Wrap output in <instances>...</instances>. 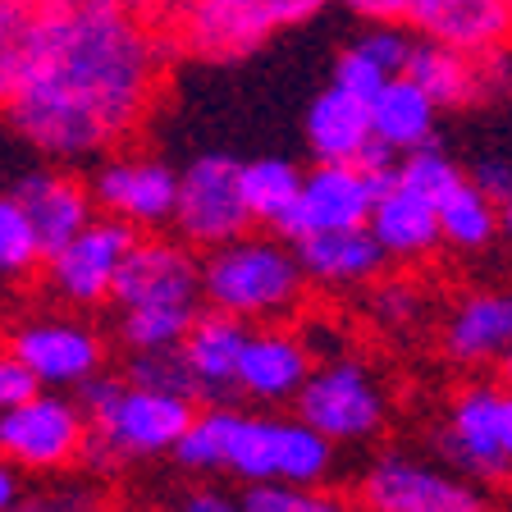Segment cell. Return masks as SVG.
Returning a JSON list of instances; mask_svg holds the SVG:
<instances>
[{
	"mask_svg": "<svg viewBox=\"0 0 512 512\" xmlns=\"http://www.w3.org/2000/svg\"><path fill=\"white\" fill-rule=\"evenodd\" d=\"M174 60L156 0H0L5 119L51 165L119 151Z\"/></svg>",
	"mask_w": 512,
	"mask_h": 512,
	"instance_id": "6da1fadb",
	"label": "cell"
},
{
	"mask_svg": "<svg viewBox=\"0 0 512 512\" xmlns=\"http://www.w3.org/2000/svg\"><path fill=\"white\" fill-rule=\"evenodd\" d=\"M174 458L188 471H234L247 485L261 480H293V485H320L334 467V439H325L302 416L275 421V416H247L238 407H202Z\"/></svg>",
	"mask_w": 512,
	"mask_h": 512,
	"instance_id": "7a4b0ae2",
	"label": "cell"
},
{
	"mask_svg": "<svg viewBox=\"0 0 512 512\" xmlns=\"http://www.w3.org/2000/svg\"><path fill=\"white\" fill-rule=\"evenodd\" d=\"M110 302L119 311V339L128 343V352L179 348L206 311L202 256H192L179 234H142L119 270Z\"/></svg>",
	"mask_w": 512,
	"mask_h": 512,
	"instance_id": "3957f363",
	"label": "cell"
},
{
	"mask_svg": "<svg viewBox=\"0 0 512 512\" xmlns=\"http://www.w3.org/2000/svg\"><path fill=\"white\" fill-rule=\"evenodd\" d=\"M87 421H92V444H87V467L115 471L133 458H156L174 453L183 435L197 421V403L174 394H156L142 384H128L124 375H92L78 389Z\"/></svg>",
	"mask_w": 512,
	"mask_h": 512,
	"instance_id": "277c9868",
	"label": "cell"
},
{
	"mask_svg": "<svg viewBox=\"0 0 512 512\" xmlns=\"http://www.w3.org/2000/svg\"><path fill=\"white\" fill-rule=\"evenodd\" d=\"M298 243L284 234H243L234 243L202 252V288L206 307L229 311L247 325H279L302 307L307 293Z\"/></svg>",
	"mask_w": 512,
	"mask_h": 512,
	"instance_id": "5b68a950",
	"label": "cell"
},
{
	"mask_svg": "<svg viewBox=\"0 0 512 512\" xmlns=\"http://www.w3.org/2000/svg\"><path fill=\"white\" fill-rule=\"evenodd\" d=\"M334 0H179L165 14L174 55L202 64H229L266 51L275 37L320 19Z\"/></svg>",
	"mask_w": 512,
	"mask_h": 512,
	"instance_id": "8992f818",
	"label": "cell"
},
{
	"mask_svg": "<svg viewBox=\"0 0 512 512\" xmlns=\"http://www.w3.org/2000/svg\"><path fill=\"white\" fill-rule=\"evenodd\" d=\"M252 206L243 192V160L206 151L192 156L179 170V206H174V234L188 247H224L234 238L252 234Z\"/></svg>",
	"mask_w": 512,
	"mask_h": 512,
	"instance_id": "52a82bcc",
	"label": "cell"
},
{
	"mask_svg": "<svg viewBox=\"0 0 512 512\" xmlns=\"http://www.w3.org/2000/svg\"><path fill=\"white\" fill-rule=\"evenodd\" d=\"M398 174V156L371 151L366 160H316L302 183V206L288 224V238L330 234V229H366L384 183Z\"/></svg>",
	"mask_w": 512,
	"mask_h": 512,
	"instance_id": "ba28073f",
	"label": "cell"
},
{
	"mask_svg": "<svg viewBox=\"0 0 512 512\" xmlns=\"http://www.w3.org/2000/svg\"><path fill=\"white\" fill-rule=\"evenodd\" d=\"M92 421L83 403L60 389H42L0 416V453L19 471H64L87 458Z\"/></svg>",
	"mask_w": 512,
	"mask_h": 512,
	"instance_id": "9c48e42d",
	"label": "cell"
},
{
	"mask_svg": "<svg viewBox=\"0 0 512 512\" xmlns=\"http://www.w3.org/2000/svg\"><path fill=\"white\" fill-rule=\"evenodd\" d=\"M293 403H298L302 421L316 426L334 444L371 439L384 426V394L375 384V375L357 357H325V362H316L311 380L302 384V394Z\"/></svg>",
	"mask_w": 512,
	"mask_h": 512,
	"instance_id": "30bf717a",
	"label": "cell"
},
{
	"mask_svg": "<svg viewBox=\"0 0 512 512\" xmlns=\"http://www.w3.org/2000/svg\"><path fill=\"white\" fill-rule=\"evenodd\" d=\"M138 238L142 229L133 224L115 220V215H96L83 234L69 238L55 256H46V288L69 307H101L115 298L119 270Z\"/></svg>",
	"mask_w": 512,
	"mask_h": 512,
	"instance_id": "8fae6325",
	"label": "cell"
},
{
	"mask_svg": "<svg viewBox=\"0 0 512 512\" xmlns=\"http://www.w3.org/2000/svg\"><path fill=\"white\" fill-rule=\"evenodd\" d=\"M362 512H485V494L462 471L412 458H380L357 485Z\"/></svg>",
	"mask_w": 512,
	"mask_h": 512,
	"instance_id": "7c38bea8",
	"label": "cell"
},
{
	"mask_svg": "<svg viewBox=\"0 0 512 512\" xmlns=\"http://www.w3.org/2000/svg\"><path fill=\"white\" fill-rule=\"evenodd\" d=\"M46 389H83L106 366V343L74 316H32L10 330V348Z\"/></svg>",
	"mask_w": 512,
	"mask_h": 512,
	"instance_id": "4fadbf2b",
	"label": "cell"
},
{
	"mask_svg": "<svg viewBox=\"0 0 512 512\" xmlns=\"http://www.w3.org/2000/svg\"><path fill=\"white\" fill-rule=\"evenodd\" d=\"M92 197L101 215L133 224V229H160L174 224L179 206V170L156 156H106L92 170Z\"/></svg>",
	"mask_w": 512,
	"mask_h": 512,
	"instance_id": "5bb4252c",
	"label": "cell"
},
{
	"mask_svg": "<svg viewBox=\"0 0 512 512\" xmlns=\"http://www.w3.org/2000/svg\"><path fill=\"white\" fill-rule=\"evenodd\" d=\"M407 78L426 87L439 110H476L499 92H512V51L499 55H467L453 46H439L416 37V51L407 60Z\"/></svg>",
	"mask_w": 512,
	"mask_h": 512,
	"instance_id": "9a60e30c",
	"label": "cell"
},
{
	"mask_svg": "<svg viewBox=\"0 0 512 512\" xmlns=\"http://www.w3.org/2000/svg\"><path fill=\"white\" fill-rule=\"evenodd\" d=\"M444 458L453 471L471 480H499L512 471V458L503 448V389L494 384H471L453 398L444 426Z\"/></svg>",
	"mask_w": 512,
	"mask_h": 512,
	"instance_id": "2e32d148",
	"label": "cell"
},
{
	"mask_svg": "<svg viewBox=\"0 0 512 512\" xmlns=\"http://www.w3.org/2000/svg\"><path fill=\"white\" fill-rule=\"evenodd\" d=\"M403 23L416 37L453 46V51H467V55L512 51L508 0H412Z\"/></svg>",
	"mask_w": 512,
	"mask_h": 512,
	"instance_id": "e0dca14e",
	"label": "cell"
},
{
	"mask_svg": "<svg viewBox=\"0 0 512 512\" xmlns=\"http://www.w3.org/2000/svg\"><path fill=\"white\" fill-rule=\"evenodd\" d=\"M10 197L28 211L32 229L42 234L46 256H55L69 238H78L87 224L96 220V197L92 183L69 174L64 165H46V170H28L10 183Z\"/></svg>",
	"mask_w": 512,
	"mask_h": 512,
	"instance_id": "ac0fdd59",
	"label": "cell"
},
{
	"mask_svg": "<svg viewBox=\"0 0 512 512\" xmlns=\"http://www.w3.org/2000/svg\"><path fill=\"white\" fill-rule=\"evenodd\" d=\"M311 371H316V357L307 339H298L284 325H252L243 366H238V389L256 403H284L302 394Z\"/></svg>",
	"mask_w": 512,
	"mask_h": 512,
	"instance_id": "d6986e66",
	"label": "cell"
},
{
	"mask_svg": "<svg viewBox=\"0 0 512 512\" xmlns=\"http://www.w3.org/2000/svg\"><path fill=\"white\" fill-rule=\"evenodd\" d=\"M444 352L458 366L503 362L512 352V288H476L444 316Z\"/></svg>",
	"mask_w": 512,
	"mask_h": 512,
	"instance_id": "ffe728a7",
	"label": "cell"
},
{
	"mask_svg": "<svg viewBox=\"0 0 512 512\" xmlns=\"http://www.w3.org/2000/svg\"><path fill=\"white\" fill-rule=\"evenodd\" d=\"M252 339V325L229 311L206 307L197 316V325L183 339V352H188L192 371H197V384H202V403L220 407L234 403L243 389H238V366H243V348Z\"/></svg>",
	"mask_w": 512,
	"mask_h": 512,
	"instance_id": "44dd1931",
	"label": "cell"
},
{
	"mask_svg": "<svg viewBox=\"0 0 512 512\" xmlns=\"http://www.w3.org/2000/svg\"><path fill=\"white\" fill-rule=\"evenodd\" d=\"M307 147L316 160H366L380 151L371 101L339 83L320 87L307 106Z\"/></svg>",
	"mask_w": 512,
	"mask_h": 512,
	"instance_id": "7402d4cb",
	"label": "cell"
},
{
	"mask_svg": "<svg viewBox=\"0 0 512 512\" xmlns=\"http://www.w3.org/2000/svg\"><path fill=\"white\" fill-rule=\"evenodd\" d=\"M371 229L375 238L384 243L389 261H416V256L435 252L444 243V229H439V202L430 192L412 188L407 179H389L375 202L371 215Z\"/></svg>",
	"mask_w": 512,
	"mask_h": 512,
	"instance_id": "603a6c76",
	"label": "cell"
},
{
	"mask_svg": "<svg viewBox=\"0 0 512 512\" xmlns=\"http://www.w3.org/2000/svg\"><path fill=\"white\" fill-rule=\"evenodd\" d=\"M302 256V270H307L311 284L325 288H357L371 284L384 266H389V252L375 238V229H330V234H307L293 238Z\"/></svg>",
	"mask_w": 512,
	"mask_h": 512,
	"instance_id": "cb8c5ba5",
	"label": "cell"
},
{
	"mask_svg": "<svg viewBox=\"0 0 512 512\" xmlns=\"http://www.w3.org/2000/svg\"><path fill=\"white\" fill-rule=\"evenodd\" d=\"M371 115H375V142H380L389 156H407V151L435 142V128H439L444 110H439V101L416 83V78L398 74V78H389V87L371 101Z\"/></svg>",
	"mask_w": 512,
	"mask_h": 512,
	"instance_id": "d4e9b609",
	"label": "cell"
},
{
	"mask_svg": "<svg viewBox=\"0 0 512 512\" xmlns=\"http://www.w3.org/2000/svg\"><path fill=\"white\" fill-rule=\"evenodd\" d=\"M302 183H307V174L293 160H279V156L243 160V192H247V206H252L256 229H270V234L288 238V224H293V215L302 206Z\"/></svg>",
	"mask_w": 512,
	"mask_h": 512,
	"instance_id": "484cf974",
	"label": "cell"
},
{
	"mask_svg": "<svg viewBox=\"0 0 512 512\" xmlns=\"http://www.w3.org/2000/svg\"><path fill=\"white\" fill-rule=\"evenodd\" d=\"M439 229H444V243L453 247V252H480V247H490L494 238H499L503 202H494L490 192L467 174L458 188L444 192V202H439Z\"/></svg>",
	"mask_w": 512,
	"mask_h": 512,
	"instance_id": "4316f807",
	"label": "cell"
},
{
	"mask_svg": "<svg viewBox=\"0 0 512 512\" xmlns=\"http://www.w3.org/2000/svg\"><path fill=\"white\" fill-rule=\"evenodd\" d=\"M124 380L142 384V389H156V394H174V398H192V403H202V384H197V371H192L183 343L179 348L128 352Z\"/></svg>",
	"mask_w": 512,
	"mask_h": 512,
	"instance_id": "83f0119b",
	"label": "cell"
},
{
	"mask_svg": "<svg viewBox=\"0 0 512 512\" xmlns=\"http://www.w3.org/2000/svg\"><path fill=\"white\" fill-rule=\"evenodd\" d=\"M0 270H5V279H28L37 270H46L42 234L32 229L28 211L14 202L10 192L0 197Z\"/></svg>",
	"mask_w": 512,
	"mask_h": 512,
	"instance_id": "f1b7e54d",
	"label": "cell"
},
{
	"mask_svg": "<svg viewBox=\"0 0 512 512\" xmlns=\"http://www.w3.org/2000/svg\"><path fill=\"white\" fill-rule=\"evenodd\" d=\"M238 499L247 512H357L339 494L320 485H293V480H261V485H247Z\"/></svg>",
	"mask_w": 512,
	"mask_h": 512,
	"instance_id": "f546056e",
	"label": "cell"
},
{
	"mask_svg": "<svg viewBox=\"0 0 512 512\" xmlns=\"http://www.w3.org/2000/svg\"><path fill=\"white\" fill-rule=\"evenodd\" d=\"M398 179H407L412 188H421V192H430L435 202H444V192L458 188V183L467 179V170H462L439 142H426V147L398 156Z\"/></svg>",
	"mask_w": 512,
	"mask_h": 512,
	"instance_id": "4dcf8cb0",
	"label": "cell"
},
{
	"mask_svg": "<svg viewBox=\"0 0 512 512\" xmlns=\"http://www.w3.org/2000/svg\"><path fill=\"white\" fill-rule=\"evenodd\" d=\"M389 69H384L375 55H366L357 42H348L339 55H334V69H330V83H339V87H348V92H357V96H366V101H375V96L389 87Z\"/></svg>",
	"mask_w": 512,
	"mask_h": 512,
	"instance_id": "1f68e13d",
	"label": "cell"
},
{
	"mask_svg": "<svg viewBox=\"0 0 512 512\" xmlns=\"http://www.w3.org/2000/svg\"><path fill=\"white\" fill-rule=\"evenodd\" d=\"M10 512H101V494L83 480H60L46 490H28Z\"/></svg>",
	"mask_w": 512,
	"mask_h": 512,
	"instance_id": "d6a6232c",
	"label": "cell"
},
{
	"mask_svg": "<svg viewBox=\"0 0 512 512\" xmlns=\"http://www.w3.org/2000/svg\"><path fill=\"white\" fill-rule=\"evenodd\" d=\"M371 311L384 320V325H412V320H416V311H421V298H416V288H412V284H398V279H384V284L375 288Z\"/></svg>",
	"mask_w": 512,
	"mask_h": 512,
	"instance_id": "836d02e7",
	"label": "cell"
},
{
	"mask_svg": "<svg viewBox=\"0 0 512 512\" xmlns=\"http://www.w3.org/2000/svg\"><path fill=\"white\" fill-rule=\"evenodd\" d=\"M42 389L46 384L37 380L14 352H5V362H0V407H19V403H28V398H37Z\"/></svg>",
	"mask_w": 512,
	"mask_h": 512,
	"instance_id": "e575fe53",
	"label": "cell"
},
{
	"mask_svg": "<svg viewBox=\"0 0 512 512\" xmlns=\"http://www.w3.org/2000/svg\"><path fill=\"white\" fill-rule=\"evenodd\" d=\"M467 174H471V179H476L485 192H490L494 202H508V197H512V160H508V156H480Z\"/></svg>",
	"mask_w": 512,
	"mask_h": 512,
	"instance_id": "d590c367",
	"label": "cell"
},
{
	"mask_svg": "<svg viewBox=\"0 0 512 512\" xmlns=\"http://www.w3.org/2000/svg\"><path fill=\"white\" fill-rule=\"evenodd\" d=\"M334 5L362 23H403L412 0H334Z\"/></svg>",
	"mask_w": 512,
	"mask_h": 512,
	"instance_id": "8d00e7d4",
	"label": "cell"
},
{
	"mask_svg": "<svg viewBox=\"0 0 512 512\" xmlns=\"http://www.w3.org/2000/svg\"><path fill=\"white\" fill-rule=\"evenodd\" d=\"M174 512H247V508H243V499H229L220 490H188L174 503Z\"/></svg>",
	"mask_w": 512,
	"mask_h": 512,
	"instance_id": "74e56055",
	"label": "cell"
},
{
	"mask_svg": "<svg viewBox=\"0 0 512 512\" xmlns=\"http://www.w3.org/2000/svg\"><path fill=\"white\" fill-rule=\"evenodd\" d=\"M23 494H28V490H23V480H19V467H14V462H5V471H0V512H10Z\"/></svg>",
	"mask_w": 512,
	"mask_h": 512,
	"instance_id": "f35d334b",
	"label": "cell"
},
{
	"mask_svg": "<svg viewBox=\"0 0 512 512\" xmlns=\"http://www.w3.org/2000/svg\"><path fill=\"white\" fill-rule=\"evenodd\" d=\"M503 448L512 458V389H503Z\"/></svg>",
	"mask_w": 512,
	"mask_h": 512,
	"instance_id": "ab89813d",
	"label": "cell"
},
{
	"mask_svg": "<svg viewBox=\"0 0 512 512\" xmlns=\"http://www.w3.org/2000/svg\"><path fill=\"white\" fill-rule=\"evenodd\" d=\"M499 375H503V384H508V389H512V352H508V357H503V362H499Z\"/></svg>",
	"mask_w": 512,
	"mask_h": 512,
	"instance_id": "60d3db41",
	"label": "cell"
},
{
	"mask_svg": "<svg viewBox=\"0 0 512 512\" xmlns=\"http://www.w3.org/2000/svg\"><path fill=\"white\" fill-rule=\"evenodd\" d=\"M503 234L512 238V197H508V202H503Z\"/></svg>",
	"mask_w": 512,
	"mask_h": 512,
	"instance_id": "b9f144b4",
	"label": "cell"
},
{
	"mask_svg": "<svg viewBox=\"0 0 512 512\" xmlns=\"http://www.w3.org/2000/svg\"><path fill=\"white\" fill-rule=\"evenodd\" d=\"M156 5H160V23H165V14H170L174 5H179V0H156Z\"/></svg>",
	"mask_w": 512,
	"mask_h": 512,
	"instance_id": "7bdbcfd3",
	"label": "cell"
},
{
	"mask_svg": "<svg viewBox=\"0 0 512 512\" xmlns=\"http://www.w3.org/2000/svg\"><path fill=\"white\" fill-rule=\"evenodd\" d=\"M508 5H512V0H508Z\"/></svg>",
	"mask_w": 512,
	"mask_h": 512,
	"instance_id": "ee69618b",
	"label": "cell"
},
{
	"mask_svg": "<svg viewBox=\"0 0 512 512\" xmlns=\"http://www.w3.org/2000/svg\"><path fill=\"white\" fill-rule=\"evenodd\" d=\"M508 96H512V92H508Z\"/></svg>",
	"mask_w": 512,
	"mask_h": 512,
	"instance_id": "f6af8a7d",
	"label": "cell"
}]
</instances>
